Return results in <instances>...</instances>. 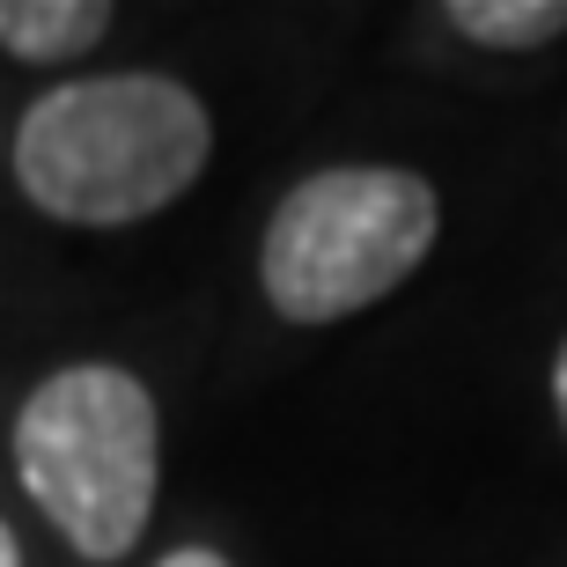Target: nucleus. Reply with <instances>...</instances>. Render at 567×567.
<instances>
[{
  "label": "nucleus",
  "instance_id": "f257e3e1",
  "mask_svg": "<svg viewBox=\"0 0 567 567\" xmlns=\"http://www.w3.org/2000/svg\"><path fill=\"white\" fill-rule=\"evenodd\" d=\"M214 155V118L177 74H82L16 126V185L44 221L126 229L177 207Z\"/></svg>",
  "mask_w": 567,
  "mask_h": 567
},
{
  "label": "nucleus",
  "instance_id": "f03ea898",
  "mask_svg": "<svg viewBox=\"0 0 567 567\" xmlns=\"http://www.w3.org/2000/svg\"><path fill=\"white\" fill-rule=\"evenodd\" d=\"M22 494L82 560H126L155 516L163 413L118 361H74L30 383L16 413Z\"/></svg>",
  "mask_w": 567,
  "mask_h": 567
},
{
  "label": "nucleus",
  "instance_id": "7ed1b4c3",
  "mask_svg": "<svg viewBox=\"0 0 567 567\" xmlns=\"http://www.w3.org/2000/svg\"><path fill=\"white\" fill-rule=\"evenodd\" d=\"M442 236V199L421 169L332 163L310 169L266 221L258 280L288 324H339L383 302L427 266Z\"/></svg>",
  "mask_w": 567,
  "mask_h": 567
},
{
  "label": "nucleus",
  "instance_id": "20e7f679",
  "mask_svg": "<svg viewBox=\"0 0 567 567\" xmlns=\"http://www.w3.org/2000/svg\"><path fill=\"white\" fill-rule=\"evenodd\" d=\"M111 30V0H0V52L22 66H66L96 52Z\"/></svg>",
  "mask_w": 567,
  "mask_h": 567
},
{
  "label": "nucleus",
  "instance_id": "39448f33",
  "mask_svg": "<svg viewBox=\"0 0 567 567\" xmlns=\"http://www.w3.org/2000/svg\"><path fill=\"white\" fill-rule=\"evenodd\" d=\"M442 22L486 52H538V44L567 38V0H450Z\"/></svg>",
  "mask_w": 567,
  "mask_h": 567
},
{
  "label": "nucleus",
  "instance_id": "423d86ee",
  "mask_svg": "<svg viewBox=\"0 0 567 567\" xmlns=\"http://www.w3.org/2000/svg\"><path fill=\"white\" fill-rule=\"evenodd\" d=\"M155 567H229L221 553H207V546H177L169 560H155Z\"/></svg>",
  "mask_w": 567,
  "mask_h": 567
},
{
  "label": "nucleus",
  "instance_id": "0eeeda50",
  "mask_svg": "<svg viewBox=\"0 0 567 567\" xmlns=\"http://www.w3.org/2000/svg\"><path fill=\"white\" fill-rule=\"evenodd\" d=\"M553 405H560V427H567V339H560V354H553Z\"/></svg>",
  "mask_w": 567,
  "mask_h": 567
},
{
  "label": "nucleus",
  "instance_id": "6e6552de",
  "mask_svg": "<svg viewBox=\"0 0 567 567\" xmlns=\"http://www.w3.org/2000/svg\"><path fill=\"white\" fill-rule=\"evenodd\" d=\"M0 567H22V546H16V530H8V516H0Z\"/></svg>",
  "mask_w": 567,
  "mask_h": 567
}]
</instances>
